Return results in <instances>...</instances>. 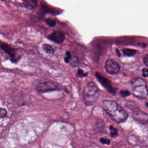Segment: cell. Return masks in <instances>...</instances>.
Returning <instances> with one entry per match:
<instances>
[{
    "label": "cell",
    "instance_id": "6da1fadb",
    "mask_svg": "<svg viewBox=\"0 0 148 148\" xmlns=\"http://www.w3.org/2000/svg\"><path fill=\"white\" fill-rule=\"evenodd\" d=\"M102 107L110 119L116 123L124 122L128 117L126 110L114 101L105 100L103 102Z\"/></svg>",
    "mask_w": 148,
    "mask_h": 148
},
{
    "label": "cell",
    "instance_id": "7a4b0ae2",
    "mask_svg": "<svg viewBox=\"0 0 148 148\" xmlns=\"http://www.w3.org/2000/svg\"><path fill=\"white\" fill-rule=\"evenodd\" d=\"M99 89L95 83L90 82L87 84L84 90L83 101L87 106L94 105L99 99Z\"/></svg>",
    "mask_w": 148,
    "mask_h": 148
},
{
    "label": "cell",
    "instance_id": "3957f363",
    "mask_svg": "<svg viewBox=\"0 0 148 148\" xmlns=\"http://www.w3.org/2000/svg\"><path fill=\"white\" fill-rule=\"evenodd\" d=\"M133 94L141 99H144L148 94L147 89L146 83L143 79L136 78L133 79L132 81Z\"/></svg>",
    "mask_w": 148,
    "mask_h": 148
},
{
    "label": "cell",
    "instance_id": "277c9868",
    "mask_svg": "<svg viewBox=\"0 0 148 148\" xmlns=\"http://www.w3.org/2000/svg\"><path fill=\"white\" fill-rule=\"evenodd\" d=\"M61 89V86L60 84L52 81L42 82L37 83L36 86V91L40 94L60 90Z\"/></svg>",
    "mask_w": 148,
    "mask_h": 148
},
{
    "label": "cell",
    "instance_id": "5b68a950",
    "mask_svg": "<svg viewBox=\"0 0 148 148\" xmlns=\"http://www.w3.org/2000/svg\"><path fill=\"white\" fill-rule=\"evenodd\" d=\"M0 47L9 56L10 61L13 63H16L21 59V56L18 55L17 50L12 47L8 43H2L0 44Z\"/></svg>",
    "mask_w": 148,
    "mask_h": 148
},
{
    "label": "cell",
    "instance_id": "8992f818",
    "mask_svg": "<svg viewBox=\"0 0 148 148\" xmlns=\"http://www.w3.org/2000/svg\"><path fill=\"white\" fill-rule=\"evenodd\" d=\"M96 78L98 81L101 84L103 87H104L110 94L112 95L115 94L116 90L113 88L111 85V83L109 80H108L106 77L101 75L100 73L96 72L95 74Z\"/></svg>",
    "mask_w": 148,
    "mask_h": 148
},
{
    "label": "cell",
    "instance_id": "52a82bcc",
    "mask_svg": "<svg viewBox=\"0 0 148 148\" xmlns=\"http://www.w3.org/2000/svg\"><path fill=\"white\" fill-rule=\"evenodd\" d=\"M105 69L108 74L111 75L117 74L121 70L120 65L112 59H109L106 61L105 63Z\"/></svg>",
    "mask_w": 148,
    "mask_h": 148
},
{
    "label": "cell",
    "instance_id": "ba28073f",
    "mask_svg": "<svg viewBox=\"0 0 148 148\" xmlns=\"http://www.w3.org/2000/svg\"><path fill=\"white\" fill-rule=\"evenodd\" d=\"M65 34L62 31H56L48 36L49 39L57 43H62L65 39Z\"/></svg>",
    "mask_w": 148,
    "mask_h": 148
},
{
    "label": "cell",
    "instance_id": "9c48e42d",
    "mask_svg": "<svg viewBox=\"0 0 148 148\" xmlns=\"http://www.w3.org/2000/svg\"><path fill=\"white\" fill-rule=\"evenodd\" d=\"M134 118L136 120L142 124H147L148 123V114L140 111L137 110L133 114Z\"/></svg>",
    "mask_w": 148,
    "mask_h": 148
},
{
    "label": "cell",
    "instance_id": "30bf717a",
    "mask_svg": "<svg viewBox=\"0 0 148 148\" xmlns=\"http://www.w3.org/2000/svg\"><path fill=\"white\" fill-rule=\"evenodd\" d=\"M21 5L22 7L27 9L32 10L36 8L37 5V1L35 0H24L23 1Z\"/></svg>",
    "mask_w": 148,
    "mask_h": 148
},
{
    "label": "cell",
    "instance_id": "8fae6325",
    "mask_svg": "<svg viewBox=\"0 0 148 148\" xmlns=\"http://www.w3.org/2000/svg\"><path fill=\"white\" fill-rule=\"evenodd\" d=\"M43 51L49 54H53L54 53V50L53 46L48 43L43 44L42 46Z\"/></svg>",
    "mask_w": 148,
    "mask_h": 148
},
{
    "label": "cell",
    "instance_id": "7c38bea8",
    "mask_svg": "<svg viewBox=\"0 0 148 148\" xmlns=\"http://www.w3.org/2000/svg\"><path fill=\"white\" fill-rule=\"evenodd\" d=\"M123 53L124 55L128 56H132L136 54L137 51L132 49H123L122 50Z\"/></svg>",
    "mask_w": 148,
    "mask_h": 148
},
{
    "label": "cell",
    "instance_id": "4fadbf2b",
    "mask_svg": "<svg viewBox=\"0 0 148 148\" xmlns=\"http://www.w3.org/2000/svg\"><path fill=\"white\" fill-rule=\"evenodd\" d=\"M44 21L50 27H54L56 25V21L53 18L49 17V18L45 19Z\"/></svg>",
    "mask_w": 148,
    "mask_h": 148
},
{
    "label": "cell",
    "instance_id": "5bb4252c",
    "mask_svg": "<svg viewBox=\"0 0 148 148\" xmlns=\"http://www.w3.org/2000/svg\"><path fill=\"white\" fill-rule=\"evenodd\" d=\"M109 129L111 137L114 138L118 136V130L114 127H113V126H110Z\"/></svg>",
    "mask_w": 148,
    "mask_h": 148
},
{
    "label": "cell",
    "instance_id": "9a60e30c",
    "mask_svg": "<svg viewBox=\"0 0 148 148\" xmlns=\"http://www.w3.org/2000/svg\"><path fill=\"white\" fill-rule=\"evenodd\" d=\"M88 75V72H85L83 70L79 69L77 73V76L80 78H82L87 77Z\"/></svg>",
    "mask_w": 148,
    "mask_h": 148
},
{
    "label": "cell",
    "instance_id": "2e32d148",
    "mask_svg": "<svg viewBox=\"0 0 148 148\" xmlns=\"http://www.w3.org/2000/svg\"><path fill=\"white\" fill-rule=\"evenodd\" d=\"M69 63H70V65L73 67H77L80 63L78 59L75 57H72Z\"/></svg>",
    "mask_w": 148,
    "mask_h": 148
},
{
    "label": "cell",
    "instance_id": "e0dca14e",
    "mask_svg": "<svg viewBox=\"0 0 148 148\" xmlns=\"http://www.w3.org/2000/svg\"><path fill=\"white\" fill-rule=\"evenodd\" d=\"M66 57L64 58V61L66 63H69L70 60L72 59V56L70 51H68L66 53Z\"/></svg>",
    "mask_w": 148,
    "mask_h": 148
},
{
    "label": "cell",
    "instance_id": "ac0fdd59",
    "mask_svg": "<svg viewBox=\"0 0 148 148\" xmlns=\"http://www.w3.org/2000/svg\"><path fill=\"white\" fill-rule=\"evenodd\" d=\"M8 112L5 109L0 107V119H3L6 117Z\"/></svg>",
    "mask_w": 148,
    "mask_h": 148
},
{
    "label": "cell",
    "instance_id": "d6986e66",
    "mask_svg": "<svg viewBox=\"0 0 148 148\" xmlns=\"http://www.w3.org/2000/svg\"><path fill=\"white\" fill-rule=\"evenodd\" d=\"M120 94L121 96L122 97H125L127 96H129L130 95V93L128 90H122L121 91H120Z\"/></svg>",
    "mask_w": 148,
    "mask_h": 148
},
{
    "label": "cell",
    "instance_id": "ffe728a7",
    "mask_svg": "<svg viewBox=\"0 0 148 148\" xmlns=\"http://www.w3.org/2000/svg\"><path fill=\"white\" fill-rule=\"evenodd\" d=\"M100 142L102 144H107V145H109L110 142V140H109L105 139V138H101L100 139Z\"/></svg>",
    "mask_w": 148,
    "mask_h": 148
},
{
    "label": "cell",
    "instance_id": "44dd1931",
    "mask_svg": "<svg viewBox=\"0 0 148 148\" xmlns=\"http://www.w3.org/2000/svg\"><path fill=\"white\" fill-rule=\"evenodd\" d=\"M143 76L144 77H148V68H143L142 70Z\"/></svg>",
    "mask_w": 148,
    "mask_h": 148
},
{
    "label": "cell",
    "instance_id": "7402d4cb",
    "mask_svg": "<svg viewBox=\"0 0 148 148\" xmlns=\"http://www.w3.org/2000/svg\"><path fill=\"white\" fill-rule=\"evenodd\" d=\"M143 62L146 66L148 67V54L147 55L143 58Z\"/></svg>",
    "mask_w": 148,
    "mask_h": 148
},
{
    "label": "cell",
    "instance_id": "603a6c76",
    "mask_svg": "<svg viewBox=\"0 0 148 148\" xmlns=\"http://www.w3.org/2000/svg\"><path fill=\"white\" fill-rule=\"evenodd\" d=\"M116 55L118 57H120L121 56V52L118 49H116Z\"/></svg>",
    "mask_w": 148,
    "mask_h": 148
},
{
    "label": "cell",
    "instance_id": "cb8c5ba5",
    "mask_svg": "<svg viewBox=\"0 0 148 148\" xmlns=\"http://www.w3.org/2000/svg\"><path fill=\"white\" fill-rule=\"evenodd\" d=\"M146 105H147V107H148V103L146 104Z\"/></svg>",
    "mask_w": 148,
    "mask_h": 148
}]
</instances>
